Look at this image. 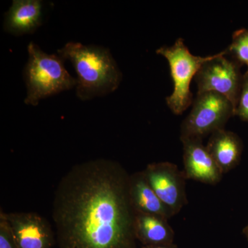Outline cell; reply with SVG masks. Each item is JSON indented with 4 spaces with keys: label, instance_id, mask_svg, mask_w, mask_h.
<instances>
[{
    "label": "cell",
    "instance_id": "obj_7",
    "mask_svg": "<svg viewBox=\"0 0 248 248\" xmlns=\"http://www.w3.org/2000/svg\"><path fill=\"white\" fill-rule=\"evenodd\" d=\"M143 172L152 188L173 216L179 213L187 203L184 172L169 162L148 164Z\"/></svg>",
    "mask_w": 248,
    "mask_h": 248
},
{
    "label": "cell",
    "instance_id": "obj_17",
    "mask_svg": "<svg viewBox=\"0 0 248 248\" xmlns=\"http://www.w3.org/2000/svg\"><path fill=\"white\" fill-rule=\"evenodd\" d=\"M141 248H177V246L174 244L169 245H161V246H143Z\"/></svg>",
    "mask_w": 248,
    "mask_h": 248
},
{
    "label": "cell",
    "instance_id": "obj_3",
    "mask_svg": "<svg viewBox=\"0 0 248 248\" xmlns=\"http://www.w3.org/2000/svg\"><path fill=\"white\" fill-rule=\"evenodd\" d=\"M27 49L29 59L24 70L26 104L36 107L42 99L76 88L77 78L68 73L65 60L58 53H45L32 42Z\"/></svg>",
    "mask_w": 248,
    "mask_h": 248
},
{
    "label": "cell",
    "instance_id": "obj_16",
    "mask_svg": "<svg viewBox=\"0 0 248 248\" xmlns=\"http://www.w3.org/2000/svg\"><path fill=\"white\" fill-rule=\"evenodd\" d=\"M0 248H19L15 241L9 223L1 215H0Z\"/></svg>",
    "mask_w": 248,
    "mask_h": 248
},
{
    "label": "cell",
    "instance_id": "obj_8",
    "mask_svg": "<svg viewBox=\"0 0 248 248\" xmlns=\"http://www.w3.org/2000/svg\"><path fill=\"white\" fill-rule=\"evenodd\" d=\"M0 215L9 223L19 248H52L56 236L45 217L36 213H6Z\"/></svg>",
    "mask_w": 248,
    "mask_h": 248
},
{
    "label": "cell",
    "instance_id": "obj_14",
    "mask_svg": "<svg viewBox=\"0 0 248 248\" xmlns=\"http://www.w3.org/2000/svg\"><path fill=\"white\" fill-rule=\"evenodd\" d=\"M227 55L232 60L248 66V30H239L234 32L232 42L226 50Z\"/></svg>",
    "mask_w": 248,
    "mask_h": 248
},
{
    "label": "cell",
    "instance_id": "obj_5",
    "mask_svg": "<svg viewBox=\"0 0 248 248\" xmlns=\"http://www.w3.org/2000/svg\"><path fill=\"white\" fill-rule=\"evenodd\" d=\"M233 115L232 104L224 96L215 92L198 93L190 113L181 126V140H202L207 135L224 129Z\"/></svg>",
    "mask_w": 248,
    "mask_h": 248
},
{
    "label": "cell",
    "instance_id": "obj_9",
    "mask_svg": "<svg viewBox=\"0 0 248 248\" xmlns=\"http://www.w3.org/2000/svg\"><path fill=\"white\" fill-rule=\"evenodd\" d=\"M182 141L186 179L211 185L218 184L223 174L206 147L203 146L202 140L189 139Z\"/></svg>",
    "mask_w": 248,
    "mask_h": 248
},
{
    "label": "cell",
    "instance_id": "obj_2",
    "mask_svg": "<svg viewBox=\"0 0 248 248\" xmlns=\"http://www.w3.org/2000/svg\"><path fill=\"white\" fill-rule=\"evenodd\" d=\"M57 53L74 67L77 97L81 101L104 97L120 86L122 74L108 48L69 42Z\"/></svg>",
    "mask_w": 248,
    "mask_h": 248
},
{
    "label": "cell",
    "instance_id": "obj_18",
    "mask_svg": "<svg viewBox=\"0 0 248 248\" xmlns=\"http://www.w3.org/2000/svg\"><path fill=\"white\" fill-rule=\"evenodd\" d=\"M246 234H247V236L248 237V227L247 228V229H246Z\"/></svg>",
    "mask_w": 248,
    "mask_h": 248
},
{
    "label": "cell",
    "instance_id": "obj_1",
    "mask_svg": "<svg viewBox=\"0 0 248 248\" xmlns=\"http://www.w3.org/2000/svg\"><path fill=\"white\" fill-rule=\"evenodd\" d=\"M130 178L120 163L103 158L70 169L54 194L59 248H136Z\"/></svg>",
    "mask_w": 248,
    "mask_h": 248
},
{
    "label": "cell",
    "instance_id": "obj_10",
    "mask_svg": "<svg viewBox=\"0 0 248 248\" xmlns=\"http://www.w3.org/2000/svg\"><path fill=\"white\" fill-rule=\"evenodd\" d=\"M44 6L41 0H14L5 14L4 30L14 36L33 33L42 25Z\"/></svg>",
    "mask_w": 248,
    "mask_h": 248
},
{
    "label": "cell",
    "instance_id": "obj_11",
    "mask_svg": "<svg viewBox=\"0 0 248 248\" xmlns=\"http://www.w3.org/2000/svg\"><path fill=\"white\" fill-rule=\"evenodd\" d=\"M130 195L136 213L155 215L166 220L173 217L150 186L143 171L130 174Z\"/></svg>",
    "mask_w": 248,
    "mask_h": 248
},
{
    "label": "cell",
    "instance_id": "obj_12",
    "mask_svg": "<svg viewBox=\"0 0 248 248\" xmlns=\"http://www.w3.org/2000/svg\"><path fill=\"white\" fill-rule=\"evenodd\" d=\"M207 149L222 173L228 172L236 166L241 155V144L235 134L224 129L211 135Z\"/></svg>",
    "mask_w": 248,
    "mask_h": 248
},
{
    "label": "cell",
    "instance_id": "obj_15",
    "mask_svg": "<svg viewBox=\"0 0 248 248\" xmlns=\"http://www.w3.org/2000/svg\"><path fill=\"white\" fill-rule=\"evenodd\" d=\"M234 115H238L242 120L248 122V73H246L243 79L239 102Z\"/></svg>",
    "mask_w": 248,
    "mask_h": 248
},
{
    "label": "cell",
    "instance_id": "obj_13",
    "mask_svg": "<svg viewBox=\"0 0 248 248\" xmlns=\"http://www.w3.org/2000/svg\"><path fill=\"white\" fill-rule=\"evenodd\" d=\"M135 231L143 246L172 244L174 241V232L168 220L155 215L137 213Z\"/></svg>",
    "mask_w": 248,
    "mask_h": 248
},
{
    "label": "cell",
    "instance_id": "obj_6",
    "mask_svg": "<svg viewBox=\"0 0 248 248\" xmlns=\"http://www.w3.org/2000/svg\"><path fill=\"white\" fill-rule=\"evenodd\" d=\"M226 55L225 50L212 55L195 78L198 93L215 92L224 96L232 104L235 113L242 84L239 63Z\"/></svg>",
    "mask_w": 248,
    "mask_h": 248
},
{
    "label": "cell",
    "instance_id": "obj_4",
    "mask_svg": "<svg viewBox=\"0 0 248 248\" xmlns=\"http://www.w3.org/2000/svg\"><path fill=\"white\" fill-rule=\"evenodd\" d=\"M184 42L182 38H179L172 46H164L156 50V53L168 60L170 68L174 91L166 98V102L175 115H182L193 103L190 90L191 81L202 65L212 57L192 55Z\"/></svg>",
    "mask_w": 248,
    "mask_h": 248
}]
</instances>
